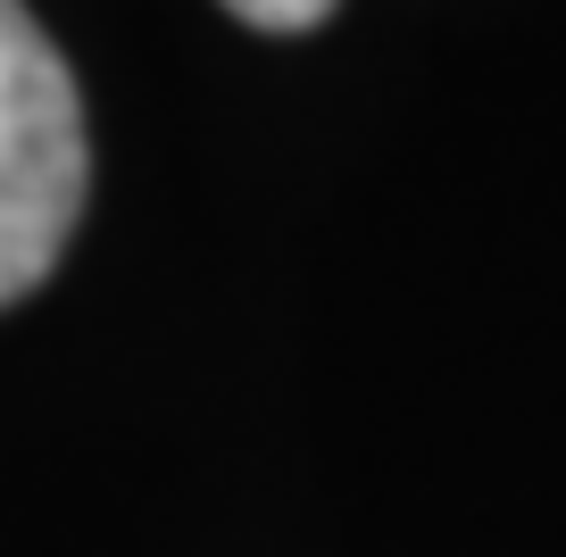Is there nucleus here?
Instances as JSON below:
<instances>
[{"label":"nucleus","instance_id":"nucleus-1","mask_svg":"<svg viewBox=\"0 0 566 557\" xmlns=\"http://www.w3.org/2000/svg\"><path fill=\"white\" fill-rule=\"evenodd\" d=\"M84 101L25 0H0V308L59 266L84 209Z\"/></svg>","mask_w":566,"mask_h":557},{"label":"nucleus","instance_id":"nucleus-2","mask_svg":"<svg viewBox=\"0 0 566 557\" xmlns=\"http://www.w3.org/2000/svg\"><path fill=\"white\" fill-rule=\"evenodd\" d=\"M242 25H266V34H301V25H317L334 0H226Z\"/></svg>","mask_w":566,"mask_h":557}]
</instances>
